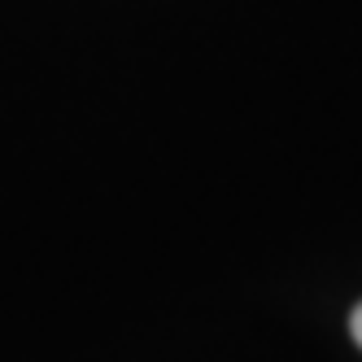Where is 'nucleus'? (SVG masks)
I'll use <instances>...</instances> for the list:
<instances>
[{
    "mask_svg": "<svg viewBox=\"0 0 362 362\" xmlns=\"http://www.w3.org/2000/svg\"><path fill=\"white\" fill-rule=\"evenodd\" d=\"M349 332H354V341L362 345V301H358V310L349 315Z\"/></svg>",
    "mask_w": 362,
    "mask_h": 362,
    "instance_id": "f257e3e1",
    "label": "nucleus"
}]
</instances>
